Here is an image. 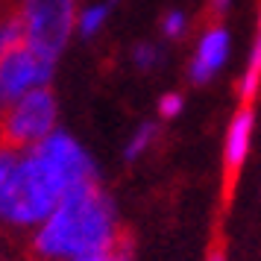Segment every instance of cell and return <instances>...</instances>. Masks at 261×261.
<instances>
[{"label": "cell", "mask_w": 261, "mask_h": 261, "mask_svg": "<svg viewBox=\"0 0 261 261\" xmlns=\"http://www.w3.org/2000/svg\"><path fill=\"white\" fill-rule=\"evenodd\" d=\"M126 238L115 202L97 182L68 191L44 223L30 235L33 261H76L118 247Z\"/></svg>", "instance_id": "cell-1"}, {"label": "cell", "mask_w": 261, "mask_h": 261, "mask_svg": "<svg viewBox=\"0 0 261 261\" xmlns=\"http://www.w3.org/2000/svg\"><path fill=\"white\" fill-rule=\"evenodd\" d=\"M21 24H24V44L47 59H59L76 33L80 0H9Z\"/></svg>", "instance_id": "cell-2"}, {"label": "cell", "mask_w": 261, "mask_h": 261, "mask_svg": "<svg viewBox=\"0 0 261 261\" xmlns=\"http://www.w3.org/2000/svg\"><path fill=\"white\" fill-rule=\"evenodd\" d=\"M59 106L50 88L30 91L12 106L0 109V141L15 150H33L56 132Z\"/></svg>", "instance_id": "cell-3"}, {"label": "cell", "mask_w": 261, "mask_h": 261, "mask_svg": "<svg viewBox=\"0 0 261 261\" xmlns=\"http://www.w3.org/2000/svg\"><path fill=\"white\" fill-rule=\"evenodd\" d=\"M53 71H56V62L27 44L0 56V109L12 106L15 100H21L30 91L50 88Z\"/></svg>", "instance_id": "cell-4"}, {"label": "cell", "mask_w": 261, "mask_h": 261, "mask_svg": "<svg viewBox=\"0 0 261 261\" xmlns=\"http://www.w3.org/2000/svg\"><path fill=\"white\" fill-rule=\"evenodd\" d=\"M252 106L241 103V109L235 112V118L229 123V135H226V153H223V205H232L235 197L238 179H241V167L247 159L249 135H252Z\"/></svg>", "instance_id": "cell-5"}, {"label": "cell", "mask_w": 261, "mask_h": 261, "mask_svg": "<svg viewBox=\"0 0 261 261\" xmlns=\"http://www.w3.org/2000/svg\"><path fill=\"white\" fill-rule=\"evenodd\" d=\"M226 50H229V36L220 24H208V30L202 33L197 56L191 62V80L194 83H205L226 59Z\"/></svg>", "instance_id": "cell-6"}, {"label": "cell", "mask_w": 261, "mask_h": 261, "mask_svg": "<svg viewBox=\"0 0 261 261\" xmlns=\"http://www.w3.org/2000/svg\"><path fill=\"white\" fill-rule=\"evenodd\" d=\"M24 47V24L12 6L6 3V9L0 12V56Z\"/></svg>", "instance_id": "cell-7"}, {"label": "cell", "mask_w": 261, "mask_h": 261, "mask_svg": "<svg viewBox=\"0 0 261 261\" xmlns=\"http://www.w3.org/2000/svg\"><path fill=\"white\" fill-rule=\"evenodd\" d=\"M109 9H112L109 3H91V6L80 9V18H76V33H80L83 38L97 36V33L103 30V24H106Z\"/></svg>", "instance_id": "cell-8"}, {"label": "cell", "mask_w": 261, "mask_h": 261, "mask_svg": "<svg viewBox=\"0 0 261 261\" xmlns=\"http://www.w3.org/2000/svg\"><path fill=\"white\" fill-rule=\"evenodd\" d=\"M258 83H261V36L252 47V59H249V68L244 73V83H241V103H249L252 106V97L258 91Z\"/></svg>", "instance_id": "cell-9"}, {"label": "cell", "mask_w": 261, "mask_h": 261, "mask_svg": "<svg viewBox=\"0 0 261 261\" xmlns=\"http://www.w3.org/2000/svg\"><path fill=\"white\" fill-rule=\"evenodd\" d=\"M155 135H159V126H155V123H144V126H138V132H135V135L129 138V144H126V153H123L126 155V162H135V159H138V155L155 141Z\"/></svg>", "instance_id": "cell-10"}, {"label": "cell", "mask_w": 261, "mask_h": 261, "mask_svg": "<svg viewBox=\"0 0 261 261\" xmlns=\"http://www.w3.org/2000/svg\"><path fill=\"white\" fill-rule=\"evenodd\" d=\"M76 261H132V244H129V235L123 238L118 247L106 249V252H94V255H85V258H76Z\"/></svg>", "instance_id": "cell-11"}, {"label": "cell", "mask_w": 261, "mask_h": 261, "mask_svg": "<svg viewBox=\"0 0 261 261\" xmlns=\"http://www.w3.org/2000/svg\"><path fill=\"white\" fill-rule=\"evenodd\" d=\"M159 59H162V53H159V47H155V44H150V41H144V44H138V47L132 50V62H135L141 71L155 68V65H159Z\"/></svg>", "instance_id": "cell-12"}, {"label": "cell", "mask_w": 261, "mask_h": 261, "mask_svg": "<svg viewBox=\"0 0 261 261\" xmlns=\"http://www.w3.org/2000/svg\"><path fill=\"white\" fill-rule=\"evenodd\" d=\"M162 30H165L167 38L182 36V33H185V18H182V12H167L165 21H162Z\"/></svg>", "instance_id": "cell-13"}, {"label": "cell", "mask_w": 261, "mask_h": 261, "mask_svg": "<svg viewBox=\"0 0 261 261\" xmlns=\"http://www.w3.org/2000/svg\"><path fill=\"white\" fill-rule=\"evenodd\" d=\"M179 112H182V94H165L162 97V103H159V115L162 118H176Z\"/></svg>", "instance_id": "cell-14"}, {"label": "cell", "mask_w": 261, "mask_h": 261, "mask_svg": "<svg viewBox=\"0 0 261 261\" xmlns=\"http://www.w3.org/2000/svg\"><path fill=\"white\" fill-rule=\"evenodd\" d=\"M205 261H226V241H223V235H220V229L214 232L212 247H208V255H205Z\"/></svg>", "instance_id": "cell-15"}, {"label": "cell", "mask_w": 261, "mask_h": 261, "mask_svg": "<svg viewBox=\"0 0 261 261\" xmlns=\"http://www.w3.org/2000/svg\"><path fill=\"white\" fill-rule=\"evenodd\" d=\"M229 6V0H212V18L217 21L220 15H223V9Z\"/></svg>", "instance_id": "cell-16"}, {"label": "cell", "mask_w": 261, "mask_h": 261, "mask_svg": "<svg viewBox=\"0 0 261 261\" xmlns=\"http://www.w3.org/2000/svg\"><path fill=\"white\" fill-rule=\"evenodd\" d=\"M6 3H9V0H0V12H3V9H6Z\"/></svg>", "instance_id": "cell-17"}, {"label": "cell", "mask_w": 261, "mask_h": 261, "mask_svg": "<svg viewBox=\"0 0 261 261\" xmlns=\"http://www.w3.org/2000/svg\"><path fill=\"white\" fill-rule=\"evenodd\" d=\"M258 30H261V15H258Z\"/></svg>", "instance_id": "cell-18"}, {"label": "cell", "mask_w": 261, "mask_h": 261, "mask_svg": "<svg viewBox=\"0 0 261 261\" xmlns=\"http://www.w3.org/2000/svg\"><path fill=\"white\" fill-rule=\"evenodd\" d=\"M106 3H109V6H112V3H115V0H106Z\"/></svg>", "instance_id": "cell-19"}]
</instances>
